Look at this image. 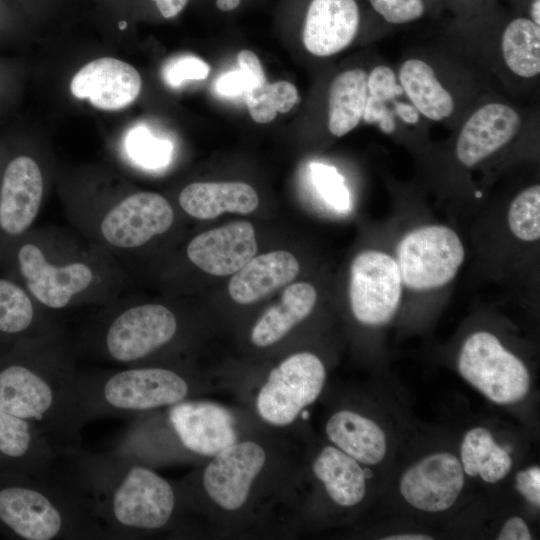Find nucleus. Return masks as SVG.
<instances>
[{"instance_id": "1", "label": "nucleus", "mask_w": 540, "mask_h": 540, "mask_svg": "<svg viewBox=\"0 0 540 540\" xmlns=\"http://www.w3.org/2000/svg\"><path fill=\"white\" fill-rule=\"evenodd\" d=\"M79 375L59 328L26 338L0 364V409L31 423L63 452L80 448L88 420Z\"/></svg>"}, {"instance_id": "2", "label": "nucleus", "mask_w": 540, "mask_h": 540, "mask_svg": "<svg viewBox=\"0 0 540 540\" xmlns=\"http://www.w3.org/2000/svg\"><path fill=\"white\" fill-rule=\"evenodd\" d=\"M64 461L87 494L104 539H132L166 528L177 508L172 484L150 467L115 450L80 448Z\"/></svg>"}, {"instance_id": "3", "label": "nucleus", "mask_w": 540, "mask_h": 540, "mask_svg": "<svg viewBox=\"0 0 540 540\" xmlns=\"http://www.w3.org/2000/svg\"><path fill=\"white\" fill-rule=\"evenodd\" d=\"M0 487V524L25 540L104 539L90 500L63 456L46 476Z\"/></svg>"}, {"instance_id": "4", "label": "nucleus", "mask_w": 540, "mask_h": 540, "mask_svg": "<svg viewBox=\"0 0 540 540\" xmlns=\"http://www.w3.org/2000/svg\"><path fill=\"white\" fill-rule=\"evenodd\" d=\"M82 407L88 422L102 416H127L169 407L187 399L191 382L162 366L132 365L79 375Z\"/></svg>"}, {"instance_id": "5", "label": "nucleus", "mask_w": 540, "mask_h": 540, "mask_svg": "<svg viewBox=\"0 0 540 540\" xmlns=\"http://www.w3.org/2000/svg\"><path fill=\"white\" fill-rule=\"evenodd\" d=\"M178 320L161 304H140L101 318L90 329L86 344L106 361L124 366L139 365L171 343Z\"/></svg>"}, {"instance_id": "6", "label": "nucleus", "mask_w": 540, "mask_h": 540, "mask_svg": "<svg viewBox=\"0 0 540 540\" xmlns=\"http://www.w3.org/2000/svg\"><path fill=\"white\" fill-rule=\"evenodd\" d=\"M0 259L13 271L17 281L33 300L49 310L68 307L76 295L95 281L93 268L75 261L54 264L48 261L39 245L21 237L0 242Z\"/></svg>"}, {"instance_id": "7", "label": "nucleus", "mask_w": 540, "mask_h": 540, "mask_svg": "<svg viewBox=\"0 0 540 540\" xmlns=\"http://www.w3.org/2000/svg\"><path fill=\"white\" fill-rule=\"evenodd\" d=\"M404 288L430 292L449 284L465 260L464 244L451 227L423 224L407 231L396 246Z\"/></svg>"}, {"instance_id": "8", "label": "nucleus", "mask_w": 540, "mask_h": 540, "mask_svg": "<svg viewBox=\"0 0 540 540\" xmlns=\"http://www.w3.org/2000/svg\"><path fill=\"white\" fill-rule=\"evenodd\" d=\"M458 369L467 382L497 404L518 402L529 390L524 363L490 332H475L464 341Z\"/></svg>"}, {"instance_id": "9", "label": "nucleus", "mask_w": 540, "mask_h": 540, "mask_svg": "<svg viewBox=\"0 0 540 540\" xmlns=\"http://www.w3.org/2000/svg\"><path fill=\"white\" fill-rule=\"evenodd\" d=\"M326 378L324 364L310 352L295 353L273 368L261 387L256 407L275 426L292 423L320 395Z\"/></svg>"}, {"instance_id": "10", "label": "nucleus", "mask_w": 540, "mask_h": 540, "mask_svg": "<svg viewBox=\"0 0 540 540\" xmlns=\"http://www.w3.org/2000/svg\"><path fill=\"white\" fill-rule=\"evenodd\" d=\"M403 282L395 257L379 249H366L352 260L349 301L355 319L368 326H382L399 309Z\"/></svg>"}, {"instance_id": "11", "label": "nucleus", "mask_w": 540, "mask_h": 540, "mask_svg": "<svg viewBox=\"0 0 540 540\" xmlns=\"http://www.w3.org/2000/svg\"><path fill=\"white\" fill-rule=\"evenodd\" d=\"M174 211L162 195L137 192L113 205L102 217L99 231L109 245L119 249L137 248L169 230Z\"/></svg>"}, {"instance_id": "12", "label": "nucleus", "mask_w": 540, "mask_h": 540, "mask_svg": "<svg viewBox=\"0 0 540 540\" xmlns=\"http://www.w3.org/2000/svg\"><path fill=\"white\" fill-rule=\"evenodd\" d=\"M266 462L264 448L253 441L235 442L215 454L202 473L207 496L226 511L240 509Z\"/></svg>"}, {"instance_id": "13", "label": "nucleus", "mask_w": 540, "mask_h": 540, "mask_svg": "<svg viewBox=\"0 0 540 540\" xmlns=\"http://www.w3.org/2000/svg\"><path fill=\"white\" fill-rule=\"evenodd\" d=\"M43 176L30 156L19 155L5 167L0 184V242L23 236L43 200Z\"/></svg>"}, {"instance_id": "14", "label": "nucleus", "mask_w": 540, "mask_h": 540, "mask_svg": "<svg viewBox=\"0 0 540 540\" xmlns=\"http://www.w3.org/2000/svg\"><path fill=\"white\" fill-rule=\"evenodd\" d=\"M168 421L181 445L214 456L237 442L234 418L224 407L206 401L183 400L168 407Z\"/></svg>"}, {"instance_id": "15", "label": "nucleus", "mask_w": 540, "mask_h": 540, "mask_svg": "<svg viewBox=\"0 0 540 540\" xmlns=\"http://www.w3.org/2000/svg\"><path fill=\"white\" fill-rule=\"evenodd\" d=\"M464 486V471L458 458L447 452L428 455L402 476L400 492L413 506L426 512L450 508Z\"/></svg>"}, {"instance_id": "16", "label": "nucleus", "mask_w": 540, "mask_h": 540, "mask_svg": "<svg viewBox=\"0 0 540 540\" xmlns=\"http://www.w3.org/2000/svg\"><path fill=\"white\" fill-rule=\"evenodd\" d=\"M142 80L130 64L112 57L98 58L84 65L72 78L70 91L78 99H88L95 108L117 111L139 96Z\"/></svg>"}, {"instance_id": "17", "label": "nucleus", "mask_w": 540, "mask_h": 540, "mask_svg": "<svg viewBox=\"0 0 540 540\" xmlns=\"http://www.w3.org/2000/svg\"><path fill=\"white\" fill-rule=\"evenodd\" d=\"M257 252L253 225L236 221L205 231L187 246L190 261L204 272L215 276L234 274Z\"/></svg>"}, {"instance_id": "18", "label": "nucleus", "mask_w": 540, "mask_h": 540, "mask_svg": "<svg viewBox=\"0 0 540 540\" xmlns=\"http://www.w3.org/2000/svg\"><path fill=\"white\" fill-rule=\"evenodd\" d=\"M521 126L518 112L502 103H489L477 109L458 136V161L471 168L509 143Z\"/></svg>"}, {"instance_id": "19", "label": "nucleus", "mask_w": 540, "mask_h": 540, "mask_svg": "<svg viewBox=\"0 0 540 540\" xmlns=\"http://www.w3.org/2000/svg\"><path fill=\"white\" fill-rule=\"evenodd\" d=\"M359 25L356 0H310L304 15L302 40L311 54L331 56L352 43Z\"/></svg>"}, {"instance_id": "20", "label": "nucleus", "mask_w": 540, "mask_h": 540, "mask_svg": "<svg viewBox=\"0 0 540 540\" xmlns=\"http://www.w3.org/2000/svg\"><path fill=\"white\" fill-rule=\"evenodd\" d=\"M300 271L298 260L287 251H273L251 258L233 274L228 291L239 304H252L292 282Z\"/></svg>"}, {"instance_id": "21", "label": "nucleus", "mask_w": 540, "mask_h": 540, "mask_svg": "<svg viewBox=\"0 0 540 540\" xmlns=\"http://www.w3.org/2000/svg\"><path fill=\"white\" fill-rule=\"evenodd\" d=\"M179 204L191 217L209 220L225 212L249 214L258 207L259 197L243 182H195L180 192Z\"/></svg>"}, {"instance_id": "22", "label": "nucleus", "mask_w": 540, "mask_h": 540, "mask_svg": "<svg viewBox=\"0 0 540 540\" xmlns=\"http://www.w3.org/2000/svg\"><path fill=\"white\" fill-rule=\"evenodd\" d=\"M317 301V291L307 282L290 284L279 303L267 309L251 331L257 347L270 346L285 337L292 328L307 318Z\"/></svg>"}, {"instance_id": "23", "label": "nucleus", "mask_w": 540, "mask_h": 540, "mask_svg": "<svg viewBox=\"0 0 540 540\" xmlns=\"http://www.w3.org/2000/svg\"><path fill=\"white\" fill-rule=\"evenodd\" d=\"M329 439L359 463L374 465L386 454V437L380 426L349 410L333 414L327 424Z\"/></svg>"}, {"instance_id": "24", "label": "nucleus", "mask_w": 540, "mask_h": 540, "mask_svg": "<svg viewBox=\"0 0 540 540\" xmlns=\"http://www.w3.org/2000/svg\"><path fill=\"white\" fill-rule=\"evenodd\" d=\"M54 327L20 283L0 276V341L20 342Z\"/></svg>"}, {"instance_id": "25", "label": "nucleus", "mask_w": 540, "mask_h": 540, "mask_svg": "<svg viewBox=\"0 0 540 540\" xmlns=\"http://www.w3.org/2000/svg\"><path fill=\"white\" fill-rule=\"evenodd\" d=\"M328 495L340 506L350 507L362 501L366 492L365 471L355 459L333 446L325 447L312 465Z\"/></svg>"}, {"instance_id": "26", "label": "nucleus", "mask_w": 540, "mask_h": 540, "mask_svg": "<svg viewBox=\"0 0 540 540\" xmlns=\"http://www.w3.org/2000/svg\"><path fill=\"white\" fill-rule=\"evenodd\" d=\"M399 81L413 106L426 118L441 121L453 113V97L425 61L409 59L403 62L399 70Z\"/></svg>"}, {"instance_id": "27", "label": "nucleus", "mask_w": 540, "mask_h": 540, "mask_svg": "<svg viewBox=\"0 0 540 540\" xmlns=\"http://www.w3.org/2000/svg\"><path fill=\"white\" fill-rule=\"evenodd\" d=\"M367 77L363 69L355 68L333 80L328 99V129L332 135H346L363 118L368 96Z\"/></svg>"}, {"instance_id": "28", "label": "nucleus", "mask_w": 540, "mask_h": 540, "mask_svg": "<svg viewBox=\"0 0 540 540\" xmlns=\"http://www.w3.org/2000/svg\"><path fill=\"white\" fill-rule=\"evenodd\" d=\"M461 465L469 476L495 483L503 479L512 467L509 453L495 443L489 430L476 427L469 430L461 445Z\"/></svg>"}, {"instance_id": "29", "label": "nucleus", "mask_w": 540, "mask_h": 540, "mask_svg": "<svg viewBox=\"0 0 540 540\" xmlns=\"http://www.w3.org/2000/svg\"><path fill=\"white\" fill-rule=\"evenodd\" d=\"M506 66L516 75L532 78L540 72V27L527 18H517L505 28L501 40Z\"/></svg>"}, {"instance_id": "30", "label": "nucleus", "mask_w": 540, "mask_h": 540, "mask_svg": "<svg viewBox=\"0 0 540 540\" xmlns=\"http://www.w3.org/2000/svg\"><path fill=\"white\" fill-rule=\"evenodd\" d=\"M298 99V91L292 83L265 82L246 93V106L255 122L265 124L274 120L278 112H289Z\"/></svg>"}, {"instance_id": "31", "label": "nucleus", "mask_w": 540, "mask_h": 540, "mask_svg": "<svg viewBox=\"0 0 540 540\" xmlns=\"http://www.w3.org/2000/svg\"><path fill=\"white\" fill-rule=\"evenodd\" d=\"M507 223L512 234L524 242L540 238V186L531 185L522 190L510 203Z\"/></svg>"}, {"instance_id": "32", "label": "nucleus", "mask_w": 540, "mask_h": 540, "mask_svg": "<svg viewBox=\"0 0 540 540\" xmlns=\"http://www.w3.org/2000/svg\"><path fill=\"white\" fill-rule=\"evenodd\" d=\"M125 146L131 158L152 169L166 165L172 152V144L168 140L155 137L142 125L129 130Z\"/></svg>"}, {"instance_id": "33", "label": "nucleus", "mask_w": 540, "mask_h": 540, "mask_svg": "<svg viewBox=\"0 0 540 540\" xmlns=\"http://www.w3.org/2000/svg\"><path fill=\"white\" fill-rule=\"evenodd\" d=\"M312 179L322 197L333 207L343 210L349 206V193L343 178L335 168L321 164L310 165Z\"/></svg>"}, {"instance_id": "34", "label": "nucleus", "mask_w": 540, "mask_h": 540, "mask_svg": "<svg viewBox=\"0 0 540 540\" xmlns=\"http://www.w3.org/2000/svg\"><path fill=\"white\" fill-rule=\"evenodd\" d=\"M209 72L210 66L204 60L193 55H181L165 63L162 78L174 88L189 80H204Z\"/></svg>"}, {"instance_id": "35", "label": "nucleus", "mask_w": 540, "mask_h": 540, "mask_svg": "<svg viewBox=\"0 0 540 540\" xmlns=\"http://www.w3.org/2000/svg\"><path fill=\"white\" fill-rule=\"evenodd\" d=\"M373 9L392 24H404L419 19L424 13L422 0H369Z\"/></svg>"}, {"instance_id": "36", "label": "nucleus", "mask_w": 540, "mask_h": 540, "mask_svg": "<svg viewBox=\"0 0 540 540\" xmlns=\"http://www.w3.org/2000/svg\"><path fill=\"white\" fill-rule=\"evenodd\" d=\"M368 95L382 101L393 100L402 94L403 89L396 82V76L391 68L384 65L376 66L367 77Z\"/></svg>"}, {"instance_id": "37", "label": "nucleus", "mask_w": 540, "mask_h": 540, "mask_svg": "<svg viewBox=\"0 0 540 540\" xmlns=\"http://www.w3.org/2000/svg\"><path fill=\"white\" fill-rule=\"evenodd\" d=\"M254 87H256L254 79L241 69L221 75L215 83L216 91L224 96L246 94Z\"/></svg>"}, {"instance_id": "38", "label": "nucleus", "mask_w": 540, "mask_h": 540, "mask_svg": "<svg viewBox=\"0 0 540 540\" xmlns=\"http://www.w3.org/2000/svg\"><path fill=\"white\" fill-rule=\"evenodd\" d=\"M385 103V101L368 95L363 119L369 124L378 123L382 131L391 133L395 128L394 119Z\"/></svg>"}, {"instance_id": "39", "label": "nucleus", "mask_w": 540, "mask_h": 540, "mask_svg": "<svg viewBox=\"0 0 540 540\" xmlns=\"http://www.w3.org/2000/svg\"><path fill=\"white\" fill-rule=\"evenodd\" d=\"M516 489L530 503L540 504V468L533 466L516 474Z\"/></svg>"}, {"instance_id": "40", "label": "nucleus", "mask_w": 540, "mask_h": 540, "mask_svg": "<svg viewBox=\"0 0 540 540\" xmlns=\"http://www.w3.org/2000/svg\"><path fill=\"white\" fill-rule=\"evenodd\" d=\"M239 68L249 74L256 86L267 82L264 70L257 55L250 50H241L237 55Z\"/></svg>"}, {"instance_id": "41", "label": "nucleus", "mask_w": 540, "mask_h": 540, "mask_svg": "<svg viewBox=\"0 0 540 540\" xmlns=\"http://www.w3.org/2000/svg\"><path fill=\"white\" fill-rule=\"evenodd\" d=\"M499 540H530L531 534L525 521L520 517L510 518L498 534Z\"/></svg>"}, {"instance_id": "42", "label": "nucleus", "mask_w": 540, "mask_h": 540, "mask_svg": "<svg viewBox=\"0 0 540 540\" xmlns=\"http://www.w3.org/2000/svg\"><path fill=\"white\" fill-rule=\"evenodd\" d=\"M159 15L164 19L177 17L187 6L189 0H150Z\"/></svg>"}, {"instance_id": "43", "label": "nucleus", "mask_w": 540, "mask_h": 540, "mask_svg": "<svg viewBox=\"0 0 540 540\" xmlns=\"http://www.w3.org/2000/svg\"><path fill=\"white\" fill-rule=\"evenodd\" d=\"M395 112L405 123L415 124L419 120V112L413 105L397 102Z\"/></svg>"}, {"instance_id": "44", "label": "nucleus", "mask_w": 540, "mask_h": 540, "mask_svg": "<svg viewBox=\"0 0 540 540\" xmlns=\"http://www.w3.org/2000/svg\"><path fill=\"white\" fill-rule=\"evenodd\" d=\"M242 0H215V6L218 10L222 12H231L236 10Z\"/></svg>"}, {"instance_id": "45", "label": "nucleus", "mask_w": 540, "mask_h": 540, "mask_svg": "<svg viewBox=\"0 0 540 540\" xmlns=\"http://www.w3.org/2000/svg\"><path fill=\"white\" fill-rule=\"evenodd\" d=\"M385 540H431L432 537L423 534H400L383 538Z\"/></svg>"}, {"instance_id": "46", "label": "nucleus", "mask_w": 540, "mask_h": 540, "mask_svg": "<svg viewBox=\"0 0 540 540\" xmlns=\"http://www.w3.org/2000/svg\"><path fill=\"white\" fill-rule=\"evenodd\" d=\"M531 16H532V21L536 24V25H540V0H534L532 5H531Z\"/></svg>"}]
</instances>
